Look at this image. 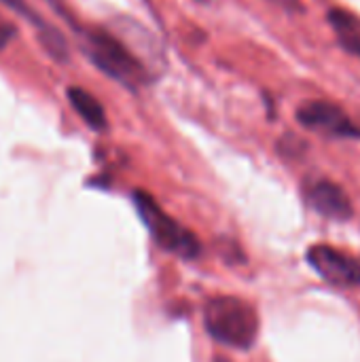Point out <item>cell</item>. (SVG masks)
I'll use <instances>...</instances> for the list:
<instances>
[{
	"instance_id": "6da1fadb",
	"label": "cell",
	"mask_w": 360,
	"mask_h": 362,
	"mask_svg": "<svg viewBox=\"0 0 360 362\" xmlns=\"http://www.w3.org/2000/svg\"><path fill=\"white\" fill-rule=\"evenodd\" d=\"M206 331L219 341L236 350H248L259 337L257 310L238 297H214L204 312Z\"/></svg>"
},
{
	"instance_id": "7a4b0ae2",
	"label": "cell",
	"mask_w": 360,
	"mask_h": 362,
	"mask_svg": "<svg viewBox=\"0 0 360 362\" xmlns=\"http://www.w3.org/2000/svg\"><path fill=\"white\" fill-rule=\"evenodd\" d=\"M134 204H136V210H138L140 218L144 221L146 229L151 231V235L163 250L174 252L182 259H195L199 255L202 244L195 238V233L185 229L172 216H168L151 195H146L144 191H136Z\"/></svg>"
},
{
	"instance_id": "3957f363",
	"label": "cell",
	"mask_w": 360,
	"mask_h": 362,
	"mask_svg": "<svg viewBox=\"0 0 360 362\" xmlns=\"http://www.w3.org/2000/svg\"><path fill=\"white\" fill-rule=\"evenodd\" d=\"M87 53L100 70L123 85H140L144 81V68L140 62L129 53V49H125V45L106 32L87 34Z\"/></svg>"
},
{
	"instance_id": "277c9868",
	"label": "cell",
	"mask_w": 360,
	"mask_h": 362,
	"mask_svg": "<svg viewBox=\"0 0 360 362\" xmlns=\"http://www.w3.org/2000/svg\"><path fill=\"white\" fill-rule=\"evenodd\" d=\"M308 263L329 284L339 288H352L360 284V263L346 252L327 244H316L308 250Z\"/></svg>"
},
{
	"instance_id": "5b68a950",
	"label": "cell",
	"mask_w": 360,
	"mask_h": 362,
	"mask_svg": "<svg viewBox=\"0 0 360 362\" xmlns=\"http://www.w3.org/2000/svg\"><path fill=\"white\" fill-rule=\"evenodd\" d=\"M297 121L318 134L329 136H354L356 138V125L348 119V115L331 102L325 100H312L299 106Z\"/></svg>"
},
{
	"instance_id": "8992f818",
	"label": "cell",
	"mask_w": 360,
	"mask_h": 362,
	"mask_svg": "<svg viewBox=\"0 0 360 362\" xmlns=\"http://www.w3.org/2000/svg\"><path fill=\"white\" fill-rule=\"evenodd\" d=\"M306 197H308V204L325 218L348 221L354 214L348 193L331 180L312 182L306 191Z\"/></svg>"
},
{
	"instance_id": "52a82bcc",
	"label": "cell",
	"mask_w": 360,
	"mask_h": 362,
	"mask_svg": "<svg viewBox=\"0 0 360 362\" xmlns=\"http://www.w3.org/2000/svg\"><path fill=\"white\" fill-rule=\"evenodd\" d=\"M329 23L333 25L342 47L360 57V17L348 8H331Z\"/></svg>"
},
{
	"instance_id": "ba28073f",
	"label": "cell",
	"mask_w": 360,
	"mask_h": 362,
	"mask_svg": "<svg viewBox=\"0 0 360 362\" xmlns=\"http://www.w3.org/2000/svg\"><path fill=\"white\" fill-rule=\"evenodd\" d=\"M68 100L72 104V108L81 115V119L95 132H104L108 127L106 121V112L102 108V104L85 89L81 87H70L68 89Z\"/></svg>"
},
{
	"instance_id": "9c48e42d",
	"label": "cell",
	"mask_w": 360,
	"mask_h": 362,
	"mask_svg": "<svg viewBox=\"0 0 360 362\" xmlns=\"http://www.w3.org/2000/svg\"><path fill=\"white\" fill-rule=\"evenodd\" d=\"M15 36H17V28H15V23L0 15V51H2V49H6V45H8Z\"/></svg>"
},
{
	"instance_id": "30bf717a",
	"label": "cell",
	"mask_w": 360,
	"mask_h": 362,
	"mask_svg": "<svg viewBox=\"0 0 360 362\" xmlns=\"http://www.w3.org/2000/svg\"><path fill=\"white\" fill-rule=\"evenodd\" d=\"M269 2H274V4H278L280 8H284V11H291V13H301L306 6L301 4V0H269Z\"/></svg>"
},
{
	"instance_id": "8fae6325",
	"label": "cell",
	"mask_w": 360,
	"mask_h": 362,
	"mask_svg": "<svg viewBox=\"0 0 360 362\" xmlns=\"http://www.w3.org/2000/svg\"><path fill=\"white\" fill-rule=\"evenodd\" d=\"M356 138H360V127L356 125Z\"/></svg>"
},
{
	"instance_id": "7c38bea8",
	"label": "cell",
	"mask_w": 360,
	"mask_h": 362,
	"mask_svg": "<svg viewBox=\"0 0 360 362\" xmlns=\"http://www.w3.org/2000/svg\"><path fill=\"white\" fill-rule=\"evenodd\" d=\"M197 2H212V0H197Z\"/></svg>"
}]
</instances>
